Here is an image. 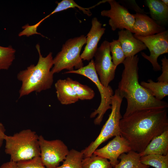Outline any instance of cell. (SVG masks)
I'll return each instance as SVG.
<instances>
[{
  "label": "cell",
  "mask_w": 168,
  "mask_h": 168,
  "mask_svg": "<svg viewBox=\"0 0 168 168\" xmlns=\"http://www.w3.org/2000/svg\"><path fill=\"white\" fill-rule=\"evenodd\" d=\"M140 84L158 100H162L163 98L168 95V82H155L149 79L148 80L147 82H141Z\"/></svg>",
  "instance_id": "cell-20"
},
{
  "label": "cell",
  "mask_w": 168,
  "mask_h": 168,
  "mask_svg": "<svg viewBox=\"0 0 168 168\" xmlns=\"http://www.w3.org/2000/svg\"><path fill=\"white\" fill-rule=\"evenodd\" d=\"M96 17L91 21V27L86 36V45L81 54L82 60L88 61L92 59L97 49L98 44L105 32V29Z\"/></svg>",
  "instance_id": "cell-13"
},
{
  "label": "cell",
  "mask_w": 168,
  "mask_h": 168,
  "mask_svg": "<svg viewBox=\"0 0 168 168\" xmlns=\"http://www.w3.org/2000/svg\"><path fill=\"white\" fill-rule=\"evenodd\" d=\"M86 36L82 35L66 41L61 51L53 58V67L51 71L54 74L66 69L68 71L77 70L83 67L80 52L86 43Z\"/></svg>",
  "instance_id": "cell-5"
},
{
  "label": "cell",
  "mask_w": 168,
  "mask_h": 168,
  "mask_svg": "<svg viewBox=\"0 0 168 168\" xmlns=\"http://www.w3.org/2000/svg\"><path fill=\"white\" fill-rule=\"evenodd\" d=\"M161 60L162 73L157 80V82H168V59L164 56Z\"/></svg>",
  "instance_id": "cell-30"
},
{
  "label": "cell",
  "mask_w": 168,
  "mask_h": 168,
  "mask_svg": "<svg viewBox=\"0 0 168 168\" xmlns=\"http://www.w3.org/2000/svg\"><path fill=\"white\" fill-rule=\"evenodd\" d=\"M16 52L12 46H0V71L9 69L15 59Z\"/></svg>",
  "instance_id": "cell-24"
},
{
  "label": "cell",
  "mask_w": 168,
  "mask_h": 168,
  "mask_svg": "<svg viewBox=\"0 0 168 168\" xmlns=\"http://www.w3.org/2000/svg\"><path fill=\"white\" fill-rule=\"evenodd\" d=\"M102 3L100 2L97 4L89 8H84L81 7L77 4L73 0H63L60 2L58 3V5L55 9L49 15L45 17L47 19L51 15L58 12L69 9L77 7L83 12L88 16H90L92 15V13L90 12V9Z\"/></svg>",
  "instance_id": "cell-26"
},
{
  "label": "cell",
  "mask_w": 168,
  "mask_h": 168,
  "mask_svg": "<svg viewBox=\"0 0 168 168\" xmlns=\"http://www.w3.org/2000/svg\"><path fill=\"white\" fill-rule=\"evenodd\" d=\"M110 5L109 10H104L101 15L110 18L109 24L113 31L117 29L126 30L133 33L135 18L128 9L114 0H107Z\"/></svg>",
  "instance_id": "cell-11"
},
{
  "label": "cell",
  "mask_w": 168,
  "mask_h": 168,
  "mask_svg": "<svg viewBox=\"0 0 168 168\" xmlns=\"http://www.w3.org/2000/svg\"><path fill=\"white\" fill-rule=\"evenodd\" d=\"M40 157L46 168H57L65 159L68 153L67 146L60 139H45L41 135L39 137Z\"/></svg>",
  "instance_id": "cell-8"
},
{
  "label": "cell",
  "mask_w": 168,
  "mask_h": 168,
  "mask_svg": "<svg viewBox=\"0 0 168 168\" xmlns=\"http://www.w3.org/2000/svg\"><path fill=\"white\" fill-rule=\"evenodd\" d=\"M110 45L112 62L117 68L119 65L123 63L126 57L118 40H113L110 43Z\"/></svg>",
  "instance_id": "cell-27"
},
{
  "label": "cell",
  "mask_w": 168,
  "mask_h": 168,
  "mask_svg": "<svg viewBox=\"0 0 168 168\" xmlns=\"http://www.w3.org/2000/svg\"><path fill=\"white\" fill-rule=\"evenodd\" d=\"M110 42L105 40L98 48L94 61L96 72L101 83L107 87L114 78L116 68L110 55Z\"/></svg>",
  "instance_id": "cell-9"
},
{
  "label": "cell",
  "mask_w": 168,
  "mask_h": 168,
  "mask_svg": "<svg viewBox=\"0 0 168 168\" xmlns=\"http://www.w3.org/2000/svg\"><path fill=\"white\" fill-rule=\"evenodd\" d=\"M39 54L36 65L31 64L19 72L17 79L21 82L19 90V98L33 92L39 93L50 89L54 82V74L51 71L53 66L52 52L45 57L41 54L39 44L36 45Z\"/></svg>",
  "instance_id": "cell-3"
},
{
  "label": "cell",
  "mask_w": 168,
  "mask_h": 168,
  "mask_svg": "<svg viewBox=\"0 0 168 168\" xmlns=\"http://www.w3.org/2000/svg\"><path fill=\"white\" fill-rule=\"evenodd\" d=\"M151 18L160 25L167 21L168 6L161 0H147Z\"/></svg>",
  "instance_id": "cell-18"
},
{
  "label": "cell",
  "mask_w": 168,
  "mask_h": 168,
  "mask_svg": "<svg viewBox=\"0 0 168 168\" xmlns=\"http://www.w3.org/2000/svg\"><path fill=\"white\" fill-rule=\"evenodd\" d=\"M139 153L141 156L150 154L166 155L168 154V129L153 138L144 150Z\"/></svg>",
  "instance_id": "cell-16"
},
{
  "label": "cell",
  "mask_w": 168,
  "mask_h": 168,
  "mask_svg": "<svg viewBox=\"0 0 168 168\" xmlns=\"http://www.w3.org/2000/svg\"><path fill=\"white\" fill-rule=\"evenodd\" d=\"M137 55L126 57L123 63L124 68L118 84L119 92L127 100V106L123 117L139 110L167 109V102L159 100L152 96L139 82Z\"/></svg>",
  "instance_id": "cell-2"
},
{
  "label": "cell",
  "mask_w": 168,
  "mask_h": 168,
  "mask_svg": "<svg viewBox=\"0 0 168 168\" xmlns=\"http://www.w3.org/2000/svg\"><path fill=\"white\" fill-rule=\"evenodd\" d=\"M18 168H46L40 156L16 162Z\"/></svg>",
  "instance_id": "cell-28"
},
{
  "label": "cell",
  "mask_w": 168,
  "mask_h": 168,
  "mask_svg": "<svg viewBox=\"0 0 168 168\" xmlns=\"http://www.w3.org/2000/svg\"><path fill=\"white\" fill-rule=\"evenodd\" d=\"M82 152L72 149L69 151L62 164L57 168H82Z\"/></svg>",
  "instance_id": "cell-22"
},
{
  "label": "cell",
  "mask_w": 168,
  "mask_h": 168,
  "mask_svg": "<svg viewBox=\"0 0 168 168\" xmlns=\"http://www.w3.org/2000/svg\"><path fill=\"white\" fill-rule=\"evenodd\" d=\"M161 1L166 6H168V0H161Z\"/></svg>",
  "instance_id": "cell-33"
},
{
  "label": "cell",
  "mask_w": 168,
  "mask_h": 168,
  "mask_svg": "<svg viewBox=\"0 0 168 168\" xmlns=\"http://www.w3.org/2000/svg\"><path fill=\"white\" fill-rule=\"evenodd\" d=\"M123 98L118 89L111 97V112L97 137L82 151L84 157L91 155L102 143L113 137L121 135L119 123L122 118L120 108Z\"/></svg>",
  "instance_id": "cell-6"
},
{
  "label": "cell",
  "mask_w": 168,
  "mask_h": 168,
  "mask_svg": "<svg viewBox=\"0 0 168 168\" xmlns=\"http://www.w3.org/2000/svg\"><path fill=\"white\" fill-rule=\"evenodd\" d=\"M39 137L30 129H25L12 136L6 135L5 152L10 161L17 162L40 156Z\"/></svg>",
  "instance_id": "cell-4"
},
{
  "label": "cell",
  "mask_w": 168,
  "mask_h": 168,
  "mask_svg": "<svg viewBox=\"0 0 168 168\" xmlns=\"http://www.w3.org/2000/svg\"><path fill=\"white\" fill-rule=\"evenodd\" d=\"M82 168H113L108 160L95 155L83 157Z\"/></svg>",
  "instance_id": "cell-25"
},
{
  "label": "cell",
  "mask_w": 168,
  "mask_h": 168,
  "mask_svg": "<svg viewBox=\"0 0 168 168\" xmlns=\"http://www.w3.org/2000/svg\"><path fill=\"white\" fill-rule=\"evenodd\" d=\"M6 129L3 125L0 122V152L3 142L4 141Z\"/></svg>",
  "instance_id": "cell-31"
},
{
  "label": "cell",
  "mask_w": 168,
  "mask_h": 168,
  "mask_svg": "<svg viewBox=\"0 0 168 168\" xmlns=\"http://www.w3.org/2000/svg\"><path fill=\"white\" fill-rule=\"evenodd\" d=\"M66 79L76 92L79 100H91L94 97L95 94L94 91L88 86L82 84L70 77H68Z\"/></svg>",
  "instance_id": "cell-21"
},
{
  "label": "cell",
  "mask_w": 168,
  "mask_h": 168,
  "mask_svg": "<svg viewBox=\"0 0 168 168\" xmlns=\"http://www.w3.org/2000/svg\"><path fill=\"white\" fill-rule=\"evenodd\" d=\"M0 168H18L16 162L10 161L2 164Z\"/></svg>",
  "instance_id": "cell-32"
},
{
  "label": "cell",
  "mask_w": 168,
  "mask_h": 168,
  "mask_svg": "<svg viewBox=\"0 0 168 168\" xmlns=\"http://www.w3.org/2000/svg\"><path fill=\"white\" fill-rule=\"evenodd\" d=\"M133 35L142 42L150 51L149 56L141 52L142 56L151 63L154 71L161 70V67L157 62V59L160 55L168 53V30L147 36Z\"/></svg>",
  "instance_id": "cell-10"
},
{
  "label": "cell",
  "mask_w": 168,
  "mask_h": 168,
  "mask_svg": "<svg viewBox=\"0 0 168 168\" xmlns=\"http://www.w3.org/2000/svg\"><path fill=\"white\" fill-rule=\"evenodd\" d=\"M139 153L131 150L123 153L119 157L120 161L114 168H149L150 166L142 164Z\"/></svg>",
  "instance_id": "cell-19"
},
{
  "label": "cell",
  "mask_w": 168,
  "mask_h": 168,
  "mask_svg": "<svg viewBox=\"0 0 168 168\" xmlns=\"http://www.w3.org/2000/svg\"><path fill=\"white\" fill-rule=\"evenodd\" d=\"M65 73H75L82 75L91 80L96 85L100 95L101 100L98 107L91 114L90 117L93 118L97 115L94 123L95 125H100L106 111L111 109V97L114 93L110 86L105 87L100 82L95 69L94 60L91 59L87 65L79 69L68 71Z\"/></svg>",
  "instance_id": "cell-7"
},
{
  "label": "cell",
  "mask_w": 168,
  "mask_h": 168,
  "mask_svg": "<svg viewBox=\"0 0 168 168\" xmlns=\"http://www.w3.org/2000/svg\"><path fill=\"white\" fill-rule=\"evenodd\" d=\"M58 100L63 105L75 103L79 100L78 96L66 79H59L55 84Z\"/></svg>",
  "instance_id": "cell-17"
},
{
  "label": "cell",
  "mask_w": 168,
  "mask_h": 168,
  "mask_svg": "<svg viewBox=\"0 0 168 168\" xmlns=\"http://www.w3.org/2000/svg\"><path fill=\"white\" fill-rule=\"evenodd\" d=\"M141 162L155 168H168V154L166 155L150 154L141 157Z\"/></svg>",
  "instance_id": "cell-23"
},
{
  "label": "cell",
  "mask_w": 168,
  "mask_h": 168,
  "mask_svg": "<svg viewBox=\"0 0 168 168\" xmlns=\"http://www.w3.org/2000/svg\"><path fill=\"white\" fill-rule=\"evenodd\" d=\"M133 15L135 18L133 33L135 35L147 36L166 30L163 26L158 24L145 13L136 12Z\"/></svg>",
  "instance_id": "cell-14"
},
{
  "label": "cell",
  "mask_w": 168,
  "mask_h": 168,
  "mask_svg": "<svg viewBox=\"0 0 168 168\" xmlns=\"http://www.w3.org/2000/svg\"><path fill=\"white\" fill-rule=\"evenodd\" d=\"M131 150L127 140L121 135H118L103 147L97 149L93 154L109 160L112 166L114 168L119 162L118 160L119 156Z\"/></svg>",
  "instance_id": "cell-12"
},
{
  "label": "cell",
  "mask_w": 168,
  "mask_h": 168,
  "mask_svg": "<svg viewBox=\"0 0 168 168\" xmlns=\"http://www.w3.org/2000/svg\"><path fill=\"white\" fill-rule=\"evenodd\" d=\"M130 31L122 30L118 32V40L126 57L134 56L147 49L144 44L136 38Z\"/></svg>",
  "instance_id": "cell-15"
},
{
  "label": "cell",
  "mask_w": 168,
  "mask_h": 168,
  "mask_svg": "<svg viewBox=\"0 0 168 168\" xmlns=\"http://www.w3.org/2000/svg\"><path fill=\"white\" fill-rule=\"evenodd\" d=\"M119 127L121 135L129 143L131 150L140 153L153 138L168 129L167 109L137 111L122 117Z\"/></svg>",
  "instance_id": "cell-1"
},
{
  "label": "cell",
  "mask_w": 168,
  "mask_h": 168,
  "mask_svg": "<svg viewBox=\"0 0 168 168\" xmlns=\"http://www.w3.org/2000/svg\"><path fill=\"white\" fill-rule=\"evenodd\" d=\"M43 19V18L38 23L33 25L30 26L28 24H27L23 26L22 27L23 30L19 33L18 36H21L23 35H26V36L29 37L34 34L42 35L40 33L37 32V30L38 27L44 20Z\"/></svg>",
  "instance_id": "cell-29"
}]
</instances>
